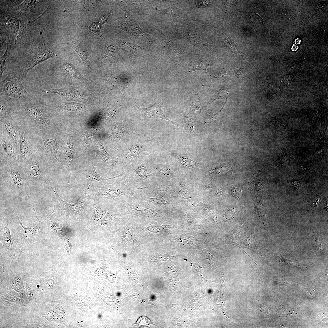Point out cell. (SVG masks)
I'll return each mask as SVG.
<instances>
[{
	"label": "cell",
	"instance_id": "cell-1",
	"mask_svg": "<svg viewBox=\"0 0 328 328\" xmlns=\"http://www.w3.org/2000/svg\"><path fill=\"white\" fill-rule=\"evenodd\" d=\"M88 192L90 196L94 199L103 198L111 199L133 194L128 185L119 180L116 181L109 185H100L97 187L93 186L89 189Z\"/></svg>",
	"mask_w": 328,
	"mask_h": 328
},
{
	"label": "cell",
	"instance_id": "cell-2",
	"mask_svg": "<svg viewBox=\"0 0 328 328\" xmlns=\"http://www.w3.org/2000/svg\"><path fill=\"white\" fill-rule=\"evenodd\" d=\"M0 95L25 100L29 96L24 88L20 75L10 73L0 82Z\"/></svg>",
	"mask_w": 328,
	"mask_h": 328
},
{
	"label": "cell",
	"instance_id": "cell-3",
	"mask_svg": "<svg viewBox=\"0 0 328 328\" xmlns=\"http://www.w3.org/2000/svg\"><path fill=\"white\" fill-rule=\"evenodd\" d=\"M56 54L52 50L46 47L39 49L32 53L27 58L21 70L22 78L26 76L29 70L37 65L50 59L56 57Z\"/></svg>",
	"mask_w": 328,
	"mask_h": 328
},
{
	"label": "cell",
	"instance_id": "cell-4",
	"mask_svg": "<svg viewBox=\"0 0 328 328\" xmlns=\"http://www.w3.org/2000/svg\"><path fill=\"white\" fill-rule=\"evenodd\" d=\"M26 110L40 130L48 131L50 122L48 115L43 108L40 105L35 103H29L26 105Z\"/></svg>",
	"mask_w": 328,
	"mask_h": 328
},
{
	"label": "cell",
	"instance_id": "cell-5",
	"mask_svg": "<svg viewBox=\"0 0 328 328\" xmlns=\"http://www.w3.org/2000/svg\"><path fill=\"white\" fill-rule=\"evenodd\" d=\"M18 145L19 159L22 162L27 161L32 154L33 149L28 136L22 130H19Z\"/></svg>",
	"mask_w": 328,
	"mask_h": 328
},
{
	"label": "cell",
	"instance_id": "cell-6",
	"mask_svg": "<svg viewBox=\"0 0 328 328\" xmlns=\"http://www.w3.org/2000/svg\"><path fill=\"white\" fill-rule=\"evenodd\" d=\"M136 107L141 111L143 115L148 118H160L164 119L171 122L176 125L174 122L170 120L166 116L165 113L162 101L160 99L157 101L150 107L141 108Z\"/></svg>",
	"mask_w": 328,
	"mask_h": 328
},
{
	"label": "cell",
	"instance_id": "cell-7",
	"mask_svg": "<svg viewBox=\"0 0 328 328\" xmlns=\"http://www.w3.org/2000/svg\"><path fill=\"white\" fill-rule=\"evenodd\" d=\"M0 150L9 159L17 161L19 159L17 147L7 136L0 135Z\"/></svg>",
	"mask_w": 328,
	"mask_h": 328
},
{
	"label": "cell",
	"instance_id": "cell-8",
	"mask_svg": "<svg viewBox=\"0 0 328 328\" xmlns=\"http://www.w3.org/2000/svg\"><path fill=\"white\" fill-rule=\"evenodd\" d=\"M46 92L48 93L56 94L67 100L84 99L86 96L81 91L70 87L49 89L47 90Z\"/></svg>",
	"mask_w": 328,
	"mask_h": 328
},
{
	"label": "cell",
	"instance_id": "cell-9",
	"mask_svg": "<svg viewBox=\"0 0 328 328\" xmlns=\"http://www.w3.org/2000/svg\"><path fill=\"white\" fill-rule=\"evenodd\" d=\"M122 204L125 207L126 211L138 215L150 217L153 214L154 211L148 204L146 203L139 205H133L125 201H122Z\"/></svg>",
	"mask_w": 328,
	"mask_h": 328
},
{
	"label": "cell",
	"instance_id": "cell-10",
	"mask_svg": "<svg viewBox=\"0 0 328 328\" xmlns=\"http://www.w3.org/2000/svg\"><path fill=\"white\" fill-rule=\"evenodd\" d=\"M3 127L8 137L18 148L19 138V130L13 122L7 120L4 121Z\"/></svg>",
	"mask_w": 328,
	"mask_h": 328
},
{
	"label": "cell",
	"instance_id": "cell-11",
	"mask_svg": "<svg viewBox=\"0 0 328 328\" xmlns=\"http://www.w3.org/2000/svg\"><path fill=\"white\" fill-rule=\"evenodd\" d=\"M78 55L86 67H88L89 61L88 55L86 51L78 40L74 39L67 43Z\"/></svg>",
	"mask_w": 328,
	"mask_h": 328
},
{
	"label": "cell",
	"instance_id": "cell-12",
	"mask_svg": "<svg viewBox=\"0 0 328 328\" xmlns=\"http://www.w3.org/2000/svg\"><path fill=\"white\" fill-rule=\"evenodd\" d=\"M50 186L56 198L64 209L69 210H73L77 212L79 211L82 209L83 208L82 204L81 203L82 202L80 199H78L77 201L74 203H67L66 201L63 200L60 197L57 192L56 187H54L53 185L51 184H50Z\"/></svg>",
	"mask_w": 328,
	"mask_h": 328
},
{
	"label": "cell",
	"instance_id": "cell-13",
	"mask_svg": "<svg viewBox=\"0 0 328 328\" xmlns=\"http://www.w3.org/2000/svg\"><path fill=\"white\" fill-rule=\"evenodd\" d=\"M43 144L45 149L48 154L50 155L54 156L59 162V160L56 156L59 147L56 141L52 138H46L43 140Z\"/></svg>",
	"mask_w": 328,
	"mask_h": 328
},
{
	"label": "cell",
	"instance_id": "cell-14",
	"mask_svg": "<svg viewBox=\"0 0 328 328\" xmlns=\"http://www.w3.org/2000/svg\"><path fill=\"white\" fill-rule=\"evenodd\" d=\"M7 172L11 177L13 184L18 189H20L23 185V178L21 172L12 167L7 169Z\"/></svg>",
	"mask_w": 328,
	"mask_h": 328
},
{
	"label": "cell",
	"instance_id": "cell-15",
	"mask_svg": "<svg viewBox=\"0 0 328 328\" xmlns=\"http://www.w3.org/2000/svg\"><path fill=\"white\" fill-rule=\"evenodd\" d=\"M5 19V24L15 38L19 29L21 21L9 15Z\"/></svg>",
	"mask_w": 328,
	"mask_h": 328
},
{
	"label": "cell",
	"instance_id": "cell-16",
	"mask_svg": "<svg viewBox=\"0 0 328 328\" xmlns=\"http://www.w3.org/2000/svg\"><path fill=\"white\" fill-rule=\"evenodd\" d=\"M63 68L69 75L73 78L79 80H83L84 78L80 72L71 64L67 63H64L63 64Z\"/></svg>",
	"mask_w": 328,
	"mask_h": 328
},
{
	"label": "cell",
	"instance_id": "cell-17",
	"mask_svg": "<svg viewBox=\"0 0 328 328\" xmlns=\"http://www.w3.org/2000/svg\"><path fill=\"white\" fill-rule=\"evenodd\" d=\"M122 176V174H120L117 176L109 178H104L101 176L96 171V169L94 166L91 167V169L88 174L87 178L89 182L91 183L98 182L118 178Z\"/></svg>",
	"mask_w": 328,
	"mask_h": 328
},
{
	"label": "cell",
	"instance_id": "cell-18",
	"mask_svg": "<svg viewBox=\"0 0 328 328\" xmlns=\"http://www.w3.org/2000/svg\"><path fill=\"white\" fill-rule=\"evenodd\" d=\"M63 110L68 112L77 111L83 109L84 107L82 104L76 103H65L61 106Z\"/></svg>",
	"mask_w": 328,
	"mask_h": 328
},
{
	"label": "cell",
	"instance_id": "cell-19",
	"mask_svg": "<svg viewBox=\"0 0 328 328\" xmlns=\"http://www.w3.org/2000/svg\"><path fill=\"white\" fill-rule=\"evenodd\" d=\"M191 109L196 114H199L201 111V103L198 96L196 94H193L191 97Z\"/></svg>",
	"mask_w": 328,
	"mask_h": 328
},
{
	"label": "cell",
	"instance_id": "cell-20",
	"mask_svg": "<svg viewBox=\"0 0 328 328\" xmlns=\"http://www.w3.org/2000/svg\"><path fill=\"white\" fill-rule=\"evenodd\" d=\"M213 65V63L203 61H195L192 64L190 68V71L192 72L198 70H205L206 72L207 68L210 66Z\"/></svg>",
	"mask_w": 328,
	"mask_h": 328
},
{
	"label": "cell",
	"instance_id": "cell-21",
	"mask_svg": "<svg viewBox=\"0 0 328 328\" xmlns=\"http://www.w3.org/2000/svg\"><path fill=\"white\" fill-rule=\"evenodd\" d=\"M135 172L137 178L139 180H147L149 178V174L145 167L142 165L138 166L135 169Z\"/></svg>",
	"mask_w": 328,
	"mask_h": 328
},
{
	"label": "cell",
	"instance_id": "cell-22",
	"mask_svg": "<svg viewBox=\"0 0 328 328\" xmlns=\"http://www.w3.org/2000/svg\"><path fill=\"white\" fill-rule=\"evenodd\" d=\"M41 167L38 162H34L31 164L29 166V172L31 177L34 178H38L40 177Z\"/></svg>",
	"mask_w": 328,
	"mask_h": 328
},
{
	"label": "cell",
	"instance_id": "cell-23",
	"mask_svg": "<svg viewBox=\"0 0 328 328\" xmlns=\"http://www.w3.org/2000/svg\"><path fill=\"white\" fill-rule=\"evenodd\" d=\"M223 37L225 44L232 52L236 54L241 55L238 51L237 46L233 41L227 36H224Z\"/></svg>",
	"mask_w": 328,
	"mask_h": 328
},
{
	"label": "cell",
	"instance_id": "cell-24",
	"mask_svg": "<svg viewBox=\"0 0 328 328\" xmlns=\"http://www.w3.org/2000/svg\"><path fill=\"white\" fill-rule=\"evenodd\" d=\"M170 186L168 184H163L159 185L156 186L155 189L148 195L149 197H155L158 193L162 192L168 191L170 189Z\"/></svg>",
	"mask_w": 328,
	"mask_h": 328
},
{
	"label": "cell",
	"instance_id": "cell-25",
	"mask_svg": "<svg viewBox=\"0 0 328 328\" xmlns=\"http://www.w3.org/2000/svg\"><path fill=\"white\" fill-rule=\"evenodd\" d=\"M155 172L157 175L166 177L170 176L172 175V172L169 168L162 166L157 167Z\"/></svg>",
	"mask_w": 328,
	"mask_h": 328
},
{
	"label": "cell",
	"instance_id": "cell-26",
	"mask_svg": "<svg viewBox=\"0 0 328 328\" xmlns=\"http://www.w3.org/2000/svg\"><path fill=\"white\" fill-rule=\"evenodd\" d=\"M179 161L182 165L188 167H192L200 163L193 161L192 159L183 156H181L179 158Z\"/></svg>",
	"mask_w": 328,
	"mask_h": 328
},
{
	"label": "cell",
	"instance_id": "cell-27",
	"mask_svg": "<svg viewBox=\"0 0 328 328\" xmlns=\"http://www.w3.org/2000/svg\"><path fill=\"white\" fill-rule=\"evenodd\" d=\"M9 45L7 44L6 50L3 56L0 58V80L2 79L3 73L5 68V65L8 58V54H9Z\"/></svg>",
	"mask_w": 328,
	"mask_h": 328
},
{
	"label": "cell",
	"instance_id": "cell-28",
	"mask_svg": "<svg viewBox=\"0 0 328 328\" xmlns=\"http://www.w3.org/2000/svg\"><path fill=\"white\" fill-rule=\"evenodd\" d=\"M144 200L147 201L157 204H162L166 203V201L163 198L155 197L146 196L144 198Z\"/></svg>",
	"mask_w": 328,
	"mask_h": 328
},
{
	"label": "cell",
	"instance_id": "cell-29",
	"mask_svg": "<svg viewBox=\"0 0 328 328\" xmlns=\"http://www.w3.org/2000/svg\"><path fill=\"white\" fill-rule=\"evenodd\" d=\"M2 235L4 240L6 242L8 243L9 244L11 245L13 244L14 240L10 236V231L8 225L6 227L4 228L3 231Z\"/></svg>",
	"mask_w": 328,
	"mask_h": 328
},
{
	"label": "cell",
	"instance_id": "cell-30",
	"mask_svg": "<svg viewBox=\"0 0 328 328\" xmlns=\"http://www.w3.org/2000/svg\"><path fill=\"white\" fill-rule=\"evenodd\" d=\"M184 119L186 126L193 134H195L196 133V129L193 119L187 115H185Z\"/></svg>",
	"mask_w": 328,
	"mask_h": 328
},
{
	"label": "cell",
	"instance_id": "cell-31",
	"mask_svg": "<svg viewBox=\"0 0 328 328\" xmlns=\"http://www.w3.org/2000/svg\"><path fill=\"white\" fill-rule=\"evenodd\" d=\"M225 104V103H224V104L221 109L218 112L214 114H209L207 115L205 121V124L207 125L209 124L216 119L218 116L221 112V110H222Z\"/></svg>",
	"mask_w": 328,
	"mask_h": 328
},
{
	"label": "cell",
	"instance_id": "cell-32",
	"mask_svg": "<svg viewBox=\"0 0 328 328\" xmlns=\"http://www.w3.org/2000/svg\"><path fill=\"white\" fill-rule=\"evenodd\" d=\"M228 93V92L226 89L224 88H221L215 93L214 97V100L222 99L225 98Z\"/></svg>",
	"mask_w": 328,
	"mask_h": 328
},
{
	"label": "cell",
	"instance_id": "cell-33",
	"mask_svg": "<svg viewBox=\"0 0 328 328\" xmlns=\"http://www.w3.org/2000/svg\"><path fill=\"white\" fill-rule=\"evenodd\" d=\"M151 323L150 319L146 316H142L139 318L136 324L139 326H146Z\"/></svg>",
	"mask_w": 328,
	"mask_h": 328
},
{
	"label": "cell",
	"instance_id": "cell-34",
	"mask_svg": "<svg viewBox=\"0 0 328 328\" xmlns=\"http://www.w3.org/2000/svg\"><path fill=\"white\" fill-rule=\"evenodd\" d=\"M123 46L124 48L132 51H135L142 48L141 47L137 45L127 42H124Z\"/></svg>",
	"mask_w": 328,
	"mask_h": 328
},
{
	"label": "cell",
	"instance_id": "cell-35",
	"mask_svg": "<svg viewBox=\"0 0 328 328\" xmlns=\"http://www.w3.org/2000/svg\"><path fill=\"white\" fill-rule=\"evenodd\" d=\"M206 189L209 191L215 193L218 195H221L222 191L219 188L213 185L208 184L206 186Z\"/></svg>",
	"mask_w": 328,
	"mask_h": 328
},
{
	"label": "cell",
	"instance_id": "cell-36",
	"mask_svg": "<svg viewBox=\"0 0 328 328\" xmlns=\"http://www.w3.org/2000/svg\"><path fill=\"white\" fill-rule=\"evenodd\" d=\"M89 29L91 31L99 32L101 34L100 31V25L98 23H92L89 26Z\"/></svg>",
	"mask_w": 328,
	"mask_h": 328
},
{
	"label": "cell",
	"instance_id": "cell-37",
	"mask_svg": "<svg viewBox=\"0 0 328 328\" xmlns=\"http://www.w3.org/2000/svg\"><path fill=\"white\" fill-rule=\"evenodd\" d=\"M115 48L114 46H110L107 47L105 53L101 58H104V57L108 56L110 54H111L115 50Z\"/></svg>",
	"mask_w": 328,
	"mask_h": 328
},
{
	"label": "cell",
	"instance_id": "cell-38",
	"mask_svg": "<svg viewBox=\"0 0 328 328\" xmlns=\"http://www.w3.org/2000/svg\"><path fill=\"white\" fill-rule=\"evenodd\" d=\"M180 194L183 198L188 200H191V196L187 191L185 190H182L180 193Z\"/></svg>",
	"mask_w": 328,
	"mask_h": 328
},
{
	"label": "cell",
	"instance_id": "cell-39",
	"mask_svg": "<svg viewBox=\"0 0 328 328\" xmlns=\"http://www.w3.org/2000/svg\"><path fill=\"white\" fill-rule=\"evenodd\" d=\"M109 18V16L107 15H102L98 19V23L101 26L105 23Z\"/></svg>",
	"mask_w": 328,
	"mask_h": 328
},
{
	"label": "cell",
	"instance_id": "cell-40",
	"mask_svg": "<svg viewBox=\"0 0 328 328\" xmlns=\"http://www.w3.org/2000/svg\"><path fill=\"white\" fill-rule=\"evenodd\" d=\"M104 211L99 207H97L95 208V215L97 218L101 217L104 214Z\"/></svg>",
	"mask_w": 328,
	"mask_h": 328
},
{
	"label": "cell",
	"instance_id": "cell-41",
	"mask_svg": "<svg viewBox=\"0 0 328 328\" xmlns=\"http://www.w3.org/2000/svg\"><path fill=\"white\" fill-rule=\"evenodd\" d=\"M92 1H86L83 2V5L84 8H91L94 5V2Z\"/></svg>",
	"mask_w": 328,
	"mask_h": 328
},
{
	"label": "cell",
	"instance_id": "cell-42",
	"mask_svg": "<svg viewBox=\"0 0 328 328\" xmlns=\"http://www.w3.org/2000/svg\"><path fill=\"white\" fill-rule=\"evenodd\" d=\"M245 74V71L244 70L240 69L236 72L235 76L237 77L241 78L244 77Z\"/></svg>",
	"mask_w": 328,
	"mask_h": 328
},
{
	"label": "cell",
	"instance_id": "cell-43",
	"mask_svg": "<svg viewBox=\"0 0 328 328\" xmlns=\"http://www.w3.org/2000/svg\"><path fill=\"white\" fill-rule=\"evenodd\" d=\"M228 167L226 166L224 167V166L223 167H220L218 169H216L214 170V172L217 173H223L224 172H226L228 170Z\"/></svg>",
	"mask_w": 328,
	"mask_h": 328
},
{
	"label": "cell",
	"instance_id": "cell-44",
	"mask_svg": "<svg viewBox=\"0 0 328 328\" xmlns=\"http://www.w3.org/2000/svg\"><path fill=\"white\" fill-rule=\"evenodd\" d=\"M233 192L234 193V194H235L234 195V196L237 197V194H239V195H240L241 193V191L236 188L233 189Z\"/></svg>",
	"mask_w": 328,
	"mask_h": 328
}]
</instances>
